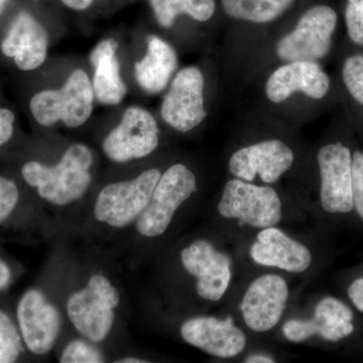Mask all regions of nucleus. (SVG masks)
Segmentation results:
<instances>
[{
  "mask_svg": "<svg viewBox=\"0 0 363 363\" xmlns=\"http://www.w3.org/2000/svg\"><path fill=\"white\" fill-rule=\"evenodd\" d=\"M93 154L87 145H71L58 164L49 167L38 162L23 167V179L45 201L58 206L77 201L87 192L92 181L90 168Z\"/></svg>",
  "mask_w": 363,
  "mask_h": 363,
  "instance_id": "1",
  "label": "nucleus"
},
{
  "mask_svg": "<svg viewBox=\"0 0 363 363\" xmlns=\"http://www.w3.org/2000/svg\"><path fill=\"white\" fill-rule=\"evenodd\" d=\"M353 130L343 116L338 135L327 140L317 152L320 204L327 214L345 216L354 213L352 198Z\"/></svg>",
  "mask_w": 363,
  "mask_h": 363,
  "instance_id": "2",
  "label": "nucleus"
},
{
  "mask_svg": "<svg viewBox=\"0 0 363 363\" xmlns=\"http://www.w3.org/2000/svg\"><path fill=\"white\" fill-rule=\"evenodd\" d=\"M340 16L333 6L316 4L308 9L292 30L277 40L274 54L279 63L326 61L337 45Z\"/></svg>",
  "mask_w": 363,
  "mask_h": 363,
  "instance_id": "3",
  "label": "nucleus"
},
{
  "mask_svg": "<svg viewBox=\"0 0 363 363\" xmlns=\"http://www.w3.org/2000/svg\"><path fill=\"white\" fill-rule=\"evenodd\" d=\"M264 93L272 105H283L297 95L308 98L315 106L340 104L337 81L316 61H292L279 64L264 81Z\"/></svg>",
  "mask_w": 363,
  "mask_h": 363,
  "instance_id": "4",
  "label": "nucleus"
},
{
  "mask_svg": "<svg viewBox=\"0 0 363 363\" xmlns=\"http://www.w3.org/2000/svg\"><path fill=\"white\" fill-rule=\"evenodd\" d=\"M92 81L82 69L72 72L59 89L37 93L30 102L33 118L42 126L61 123L69 128L83 125L90 118L94 104Z\"/></svg>",
  "mask_w": 363,
  "mask_h": 363,
  "instance_id": "5",
  "label": "nucleus"
},
{
  "mask_svg": "<svg viewBox=\"0 0 363 363\" xmlns=\"http://www.w3.org/2000/svg\"><path fill=\"white\" fill-rule=\"evenodd\" d=\"M119 302L121 296L111 281L94 274L85 289L69 298L67 313L79 333L92 342H101L113 326V310Z\"/></svg>",
  "mask_w": 363,
  "mask_h": 363,
  "instance_id": "6",
  "label": "nucleus"
},
{
  "mask_svg": "<svg viewBox=\"0 0 363 363\" xmlns=\"http://www.w3.org/2000/svg\"><path fill=\"white\" fill-rule=\"evenodd\" d=\"M197 191L195 174L183 164L169 167L157 182L152 199L138 217L136 230L145 238L166 233L177 210Z\"/></svg>",
  "mask_w": 363,
  "mask_h": 363,
  "instance_id": "7",
  "label": "nucleus"
},
{
  "mask_svg": "<svg viewBox=\"0 0 363 363\" xmlns=\"http://www.w3.org/2000/svg\"><path fill=\"white\" fill-rule=\"evenodd\" d=\"M161 175L160 169H150L131 180L105 186L95 202V218L116 228L130 225L149 205Z\"/></svg>",
  "mask_w": 363,
  "mask_h": 363,
  "instance_id": "8",
  "label": "nucleus"
},
{
  "mask_svg": "<svg viewBox=\"0 0 363 363\" xmlns=\"http://www.w3.org/2000/svg\"><path fill=\"white\" fill-rule=\"evenodd\" d=\"M218 211L225 218L262 229L277 225L283 217L281 198L274 188L236 178L227 182Z\"/></svg>",
  "mask_w": 363,
  "mask_h": 363,
  "instance_id": "9",
  "label": "nucleus"
},
{
  "mask_svg": "<svg viewBox=\"0 0 363 363\" xmlns=\"http://www.w3.org/2000/svg\"><path fill=\"white\" fill-rule=\"evenodd\" d=\"M162 121L180 133L195 130L207 117L201 69L185 67L175 74L161 105Z\"/></svg>",
  "mask_w": 363,
  "mask_h": 363,
  "instance_id": "10",
  "label": "nucleus"
},
{
  "mask_svg": "<svg viewBox=\"0 0 363 363\" xmlns=\"http://www.w3.org/2000/svg\"><path fill=\"white\" fill-rule=\"evenodd\" d=\"M160 143L156 118L147 109L131 106L121 123L102 143L104 154L112 162H128L152 155Z\"/></svg>",
  "mask_w": 363,
  "mask_h": 363,
  "instance_id": "11",
  "label": "nucleus"
},
{
  "mask_svg": "<svg viewBox=\"0 0 363 363\" xmlns=\"http://www.w3.org/2000/svg\"><path fill=\"white\" fill-rule=\"evenodd\" d=\"M293 150L283 140L272 138L240 147L231 155L228 169L234 178L252 182L257 176L264 184H274L292 168Z\"/></svg>",
  "mask_w": 363,
  "mask_h": 363,
  "instance_id": "12",
  "label": "nucleus"
},
{
  "mask_svg": "<svg viewBox=\"0 0 363 363\" xmlns=\"http://www.w3.org/2000/svg\"><path fill=\"white\" fill-rule=\"evenodd\" d=\"M355 331L354 312L335 297L320 300L312 319H292L283 326L284 334L292 342H303L318 335L328 342L337 343L350 338Z\"/></svg>",
  "mask_w": 363,
  "mask_h": 363,
  "instance_id": "13",
  "label": "nucleus"
},
{
  "mask_svg": "<svg viewBox=\"0 0 363 363\" xmlns=\"http://www.w3.org/2000/svg\"><path fill=\"white\" fill-rule=\"evenodd\" d=\"M181 260L186 271L197 278L196 290L200 297L217 302L225 295L231 279V262L225 253L200 240L182 250Z\"/></svg>",
  "mask_w": 363,
  "mask_h": 363,
  "instance_id": "14",
  "label": "nucleus"
},
{
  "mask_svg": "<svg viewBox=\"0 0 363 363\" xmlns=\"http://www.w3.org/2000/svg\"><path fill=\"white\" fill-rule=\"evenodd\" d=\"M288 298V284L278 274H264L255 279L240 304L248 328L255 332L272 330L281 321Z\"/></svg>",
  "mask_w": 363,
  "mask_h": 363,
  "instance_id": "15",
  "label": "nucleus"
},
{
  "mask_svg": "<svg viewBox=\"0 0 363 363\" xmlns=\"http://www.w3.org/2000/svg\"><path fill=\"white\" fill-rule=\"evenodd\" d=\"M18 319L30 351L43 355L52 350L61 329V316L44 294L37 290L26 292L18 304Z\"/></svg>",
  "mask_w": 363,
  "mask_h": 363,
  "instance_id": "16",
  "label": "nucleus"
},
{
  "mask_svg": "<svg viewBox=\"0 0 363 363\" xmlns=\"http://www.w3.org/2000/svg\"><path fill=\"white\" fill-rule=\"evenodd\" d=\"M181 335L190 345L219 358L238 357L247 345L245 333L231 318H193L182 325Z\"/></svg>",
  "mask_w": 363,
  "mask_h": 363,
  "instance_id": "17",
  "label": "nucleus"
},
{
  "mask_svg": "<svg viewBox=\"0 0 363 363\" xmlns=\"http://www.w3.org/2000/svg\"><path fill=\"white\" fill-rule=\"evenodd\" d=\"M49 35L45 26L33 14L21 11L14 18L1 51L13 58L23 71H33L42 66L47 59Z\"/></svg>",
  "mask_w": 363,
  "mask_h": 363,
  "instance_id": "18",
  "label": "nucleus"
},
{
  "mask_svg": "<svg viewBox=\"0 0 363 363\" xmlns=\"http://www.w3.org/2000/svg\"><path fill=\"white\" fill-rule=\"evenodd\" d=\"M250 255L255 264L290 272L307 271L313 260L309 248L274 226L264 228L257 234Z\"/></svg>",
  "mask_w": 363,
  "mask_h": 363,
  "instance_id": "19",
  "label": "nucleus"
},
{
  "mask_svg": "<svg viewBox=\"0 0 363 363\" xmlns=\"http://www.w3.org/2000/svg\"><path fill=\"white\" fill-rule=\"evenodd\" d=\"M118 43L105 39L98 43L90 54L93 67L92 86L95 99L101 104H121L128 93V87L121 77V65L116 57Z\"/></svg>",
  "mask_w": 363,
  "mask_h": 363,
  "instance_id": "20",
  "label": "nucleus"
},
{
  "mask_svg": "<svg viewBox=\"0 0 363 363\" xmlns=\"http://www.w3.org/2000/svg\"><path fill=\"white\" fill-rule=\"evenodd\" d=\"M347 121L363 136V51L342 45L336 75Z\"/></svg>",
  "mask_w": 363,
  "mask_h": 363,
  "instance_id": "21",
  "label": "nucleus"
},
{
  "mask_svg": "<svg viewBox=\"0 0 363 363\" xmlns=\"http://www.w3.org/2000/svg\"><path fill=\"white\" fill-rule=\"evenodd\" d=\"M178 66V55L173 45L162 38L152 35L145 57L135 63V79L143 91L157 94L168 87Z\"/></svg>",
  "mask_w": 363,
  "mask_h": 363,
  "instance_id": "22",
  "label": "nucleus"
},
{
  "mask_svg": "<svg viewBox=\"0 0 363 363\" xmlns=\"http://www.w3.org/2000/svg\"><path fill=\"white\" fill-rule=\"evenodd\" d=\"M295 0H221L222 9L234 21L267 25L279 20Z\"/></svg>",
  "mask_w": 363,
  "mask_h": 363,
  "instance_id": "23",
  "label": "nucleus"
},
{
  "mask_svg": "<svg viewBox=\"0 0 363 363\" xmlns=\"http://www.w3.org/2000/svg\"><path fill=\"white\" fill-rule=\"evenodd\" d=\"M155 18L162 28H171L182 14L199 23L213 18L216 11L215 0H150Z\"/></svg>",
  "mask_w": 363,
  "mask_h": 363,
  "instance_id": "24",
  "label": "nucleus"
},
{
  "mask_svg": "<svg viewBox=\"0 0 363 363\" xmlns=\"http://www.w3.org/2000/svg\"><path fill=\"white\" fill-rule=\"evenodd\" d=\"M345 47L363 51V0H345L343 9Z\"/></svg>",
  "mask_w": 363,
  "mask_h": 363,
  "instance_id": "25",
  "label": "nucleus"
},
{
  "mask_svg": "<svg viewBox=\"0 0 363 363\" xmlns=\"http://www.w3.org/2000/svg\"><path fill=\"white\" fill-rule=\"evenodd\" d=\"M21 337L11 320L0 311V363H11L20 357Z\"/></svg>",
  "mask_w": 363,
  "mask_h": 363,
  "instance_id": "26",
  "label": "nucleus"
},
{
  "mask_svg": "<svg viewBox=\"0 0 363 363\" xmlns=\"http://www.w3.org/2000/svg\"><path fill=\"white\" fill-rule=\"evenodd\" d=\"M104 355L90 344L81 340H74L66 346L62 352L61 363H99L104 362Z\"/></svg>",
  "mask_w": 363,
  "mask_h": 363,
  "instance_id": "27",
  "label": "nucleus"
},
{
  "mask_svg": "<svg viewBox=\"0 0 363 363\" xmlns=\"http://www.w3.org/2000/svg\"><path fill=\"white\" fill-rule=\"evenodd\" d=\"M353 211L363 222V147L354 145L352 157Z\"/></svg>",
  "mask_w": 363,
  "mask_h": 363,
  "instance_id": "28",
  "label": "nucleus"
},
{
  "mask_svg": "<svg viewBox=\"0 0 363 363\" xmlns=\"http://www.w3.org/2000/svg\"><path fill=\"white\" fill-rule=\"evenodd\" d=\"M18 195L16 183L0 176V223L13 211L18 204Z\"/></svg>",
  "mask_w": 363,
  "mask_h": 363,
  "instance_id": "29",
  "label": "nucleus"
},
{
  "mask_svg": "<svg viewBox=\"0 0 363 363\" xmlns=\"http://www.w3.org/2000/svg\"><path fill=\"white\" fill-rule=\"evenodd\" d=\"M346 294L355 310L363 314V274L351 279L346 288Z\"/></svg>",
  "mask_w": 363,
  "mask_h": 363,
  "instance_id": "30",
  "label": "nucleus"
},
{
  "mask_svg": "<svg viewBox=\"0 0 363 363\" xmlns=\"http://www.w3.org/2000/svg\"><path fill=\"white\" fill-rule=\"evenodd\" d=\"M14 114L9 109L0 108V145L9 142L13 133Z\"/></svg>",
  "mask_w": 363,
  "mask_h": 363,
  "instance_id": "31",
  "label": "nucleus"
},
{
  "mask_svg": "<svg viewBox=\"0 0 363 363\" xmlns=\"http://www.w3.org/2000/svg\"><path fill=\"white\" fill-rule=\"evenodd\" d=\"M62 4L73 11H85L92 6L94 0H61Z\"/></svg>",
  "mask_w": 363,
  "mask_h": 363,
  "instance_id": "32",
  "label": "nucleus"
},
{
  "mask_svg": "<svg viewBox=\"0 0 363 363\" xmlns=\"http://www.w3.org/2000/svg\"><path fill=\"white\" fill-rule=\"evenodd\" d=\"M9 279H11V271H9V267L2 260H0V290L6 288Z\"/></svg>",
  "mask_w": 363,
  "mask_h": 363,
  "instance_id": "33",
  "label": "nucleus"
},
{
  "mask_svg": "<svg viewBox=\"0 0 363 363\" xmlns=\"http://www.w3.org/2000/svg\"><path fill=\"white\" fill-rule=\"evenodd\" d=\"M245 362L250 363H272L274 362V358L267 357V355L253 354L247 358Z\"/></svg>",
  "mask_w": 363,
  "mask_h": 363,
  "instance_id": "34",
  "label": "nucleus"
},
{
  "mask_svg": "<svg viewBox=\"0 0 363 363\" xmlns=\"http://www.w3.org/2000/svg\"><path fill=\"white\" fill-rule=\"evenodd\" d=\"M117 362L121 363H143L147 362L145 360L138 359V358L128 357L124 358V359L118 360Z\"/></svg>",
  "mask_w": 363,
  "mask_h": 363,
  "instance_id": "35",
  "label": "nucleus"
},
{
  "mask_svg": "<svg viewBox=\"0 0 363 363\" xmlns=\"http://www.w3.org/2000/svg\"><path fill=\"white\" fill-rule=\"evenodd\" d=\"M9 0H0V14L4 13V9H6V7L7 6V4H9Z\"/></svg>",
  "mask_w": 363,
  "mask_h": 363,
  "instance_id": "36",
  "label": "nucleus"
}]
</instances>
